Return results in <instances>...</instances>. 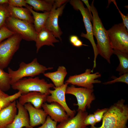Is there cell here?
<instances>
[{
    "label": "cell",
    "instance_id": "obj_1",
    "mask_svg": "<svg viewBox=\"0 0 128 128\" xmlns=\"http://www.w3.org/2000/svg\"><path fill=\"white\" fill-rule=\"evenodd\" d=\"M93 0L90 5L92 16V32L97 40L96 46L99 54L110 63V58L113 54L112 48L107 30L100 18L97 11L94 5Z\"/></svg>",
    "mask_w": 128,
    "mask_h": 128
},
{
    "label": "cell",
    "instance_id": "obj_2",
    "mask_svg": "<svg viewBox=\"0 0 128 128\" xmlns=\"http://www.w3.org/2000/svg\"><path fill=\"white\" fill-rule=\"evenodd\" d=\"M125 102L121 99L108 108L103 115L101 126H91V128H128V106Z\"/></svg>",
    "mask_w": 128,
    "mask_h": 128
},
{
    "label": "cell",
    "instance_id": "obj_3",
    "mask_svg": "<svg viewBox=\"0 0 128 128\" xmlns=\"http://www.w3.org/2000/svg\"><path fill=\"white\" fill-rule=\"evenodd\" d=\"M19 66V68L16 70H13L9 67L8 68L11 85L24 77H33L41 74H43L48 70L53 69V67L47 68L40 64L37 58H34L28 63L22 62Z\"/></svg>",
    "mask_w": 128,
    "mask_h": 128
},
{
    "label": "cell",
    "instance_id": "obj_4",
    "mask_svg": "<svg viewBox=\"0 0 128 128\" xmlns=\"http://www.w3.org/2000/svg\"><path fill=\"white\" fill-rule=\"evenodd\" d=\"M54 87L53 84L48 83L44 79H40L38 77L23 78L11 85L12 89L18 90L21 95L37 91L49 95L50 88Z\"/></svg>",
    "mask_w": 128,
    "mask_h": 128
},
{
    "label": "cell",
    "instance_id": "obj_5",
    "mask_svg": "<svg viewBox=\"0 0 128 128\" xmlns=\"http://www.w3.org/2000/svg\"><path fill=\"white\" fill-rule=\"evenodd\" d=\"M69 1L74 9L80 11L82 16L87 33L85 34L82 32L80 36L88 39L92 45L94 54L93 67L95 68L96 66V59L99 53L93 34L92 26L91 22V21H92V19L87 9L85 7L82 1L80 0H71Z\"/></svg>",
    "mask_w": 128,
    "mask_h": 128
},
{
    "label": "cell",
    "instance_id": "obj_6",
    "mask_svg": "<svg viewBox=\"0 0 128 128\" xmlns=\"http://www.w3.org/2000/svg\"><path fill=\"white\" fill-rule=\"evenodd\" d=\"M113 50L128 54V31L123 22L107 30Z\"/></svg>",
    "mask_w": 128,
    "mask_h": 128
},
{
    "label": "cell",
    "instance_id": "obj_7",
    "mask_svg": "<svg viewBox=\"0 0 128 128\" xmlns=\"http://www.w3.org/2000/svg\"><path fill=\"white\" fill-rule=\"evenodd\" d=\"M7 27L22 39L27 41H36L37 33L33 23L10 16L6 19Z\"/></svg>",
    "mask_w": 128,
    "mask_h": 128
},
{
    "label": "cell",
    "instance_id": "obj_8",
    "mask_svg": "<svg viewBox=\"0 0 128 128\" xmlns=\"http://www.w3.org/2000/svg\"><path fill=\"white\" fill-rule=\"evenodd\" d=\"M22 38L14 34L0 43V68L3 69L9 64L15 53L19 49Z\"/></svg>",
    "mask_w": 128,
    "mask_h": 128
},
{
    "label": "cell",
    "instance_id": "obj_9",
    "mask_svg": "<svg viewBox=\"0 0 128 128\" xmlns=\"http://www.w3.org/2000/svg\"><path fill=\"white\" fill-rule=\"evenodd\" d=\"M93 89L83 87H77L74 85L67 87L66 94L74 96L77 99V103L74 104L78 106L77 111H86L87 108L90 109L92 101L95 99Z\"/></svg>",
    "mask_w": 128,
    "mask_h": 128
},
{
    "label": "cell",
    "instance_id": "obj_10",
    "mask_svg": "<svg viewBox=\"0 0 128 128\" xmlns=\"http://www.w3.org/2000/svg\"><path fill=\"white\" fill-rule=\"evenodd\" d=\"M101 77L99 72L93 73L90 69H87L83 73L70 76L65 82L73 85L93 89L94 84L101 82V81L97 79Z\"/></svg>",
    "mask_w": 128,
    "mask_h": 128
},
{
    "label": "cell",
    "instance_id": "obj_11",
    "mask_svg": "<svg viewBox=\"0 0 128 128\" xmlns=\"http://www.w3.org/2000/svg\"><path fill=\"white\" fill-rule=\"evenodd\" d=\"M69 84L65 82L60 87H54V90H50L49 92L50 95L47 96L46 101L49 103L55 102L58 103L63 107L69 117H72L75 116L76 111L71 110L69 107L65 98L66 91Z\"/></svg>",
    "mask_w": 128,
    "mask_h": 128
},
{
    "label": "cell",
    "instance_id": "obj_12",
    "mask_svg": "<svg viewBox=\"0 0 128 128\" xmlns=\"http://www.w3.org/2000/svg\"><path fill=\"white\" fill-rule=\"evenodd\" d=\"M66 3L57 8L54 4L50 11V14L46 23L45 27L50 31L56 38L61 41L63 32L58 23L59 17L62 14Z\"/></svg>",
    "mask_w": 128,
    "mask_h": 128
},
{
    "label": "cell",
    "instance_id": "obj_13",
    "mask_svg": "<svg viewBox=\"0 0 128 128\" xmlns=\"http://www.w3.org/2000/svg\"><path fill=\"white\" fill-rule=\"evenodd\" d=\"M42 108L52 119L57 122H63L69 117L63 107L57 102L48 104L45 102Z\"/></svg>",
    "mask_w": 128,
    "mask_h": 128
},
{
    "label": "cell",
    "instance_id": "obj_14",
    "mask_svg": "<svg viewBox=\"0 0 128 128\" xmlns=\"http://www.w3.org/2000/svg\"><path fill=\"white\" fill-rule=\"evenodd\" d=\"M16 107L18 113L16 115L13 122L7 126L5 128H33L30 124L29 115L24 105L16 101Z\"/></svg>",
    "mask_w": 128,
    "mask_h": 128
},
{
    "label": "cell",
    "instance_id": "obj_15",
    "mask_svg": "<svg viewBox=\"0 0 128 128\" xmlns=\"http://www.w3.org/2000/svg\"><path fill=\"white\" fill-rule=\"evenodd\" d=\"M48 95L38 92H30L21 95L18 101L23 105L27 103H30L35 108L40 109L43 104L46 101Z\"/></svg>",
    "mask_w": 128,
    "mask_h": 128
},
{
    "label": "cell",
    "instance_id": "obj_16",
    "mask_svg": "<svg viewBox=\"0 0 128 128\" xmlns=\"http://www.w3.org/2000/svg\"><path fill=\"white\" fill-rule=\"evenodd\" d=\"M24 106L28 113L31 126L33 127L45 123L48 115L43 109L36 108L30 103Z\"/></svg>",
    "mask_w": 128,
    "mask_h": 128
},
{
    "label": "cell",
    "instance_id": "obj_17",
    "mask_svg": "<svg viewBox=\"0 0 128 128\" xmlns=\"http://www.w3.org/2000/svg\"><path fill=\"white\" fill-rule=\"evenodd\" d=\"M77 114L72 117H69L67 120L60 123L57 128H85L86 126L84 121L88 115L86 111H78Z\"/></svg>",
    "mask_w": 128,
    "mask_h": 128
},
{
    "label": "cell",
    "instance_id": "obj_18",
    "mask_svg": "<svg viewBox=\"0 0 128 128\" xmlns=\"http://www.w3.org/2000/svg\"><path fill=\"white\" fill-rule=\"evenodd\" d=\"M16 101H14L0 111V128H5L13 121L17 114Z\"/></svg>",
    "mask_w": 128,
    "mask_h": 128
},
{
    "label": "cell",
    "instance_id": "obj_19",
    "mask_svg": "<svg viewBox=\"0 0 128 128\" xmlns=\"http://www.w3.org/2000/svg\"><path fill=\"white\" fill-rule=\"evenodd\" d=\"M59 41L50 31L45 27L37 34L35 41L37 53L44 45L54 47L53 43Z\"/></svg>",
    "mask_w": 128,
    "mask_h": 128
},
{
    "label": "cell",
    "instance_id": "obj_20",
    "mask_svg": "<svg viewBox=\"0 0 128 128\" xmlns=\"http://www.w3.org/2000/svg\"><path fill=\"white\" fill-rule=\"evenodd\" d=\"M33 15L34 26L36 32L38 33L45 27L46 21L50 14V12L39 13L35 11L32 8L27 5L26 7Z\"/></svg>",
    "mask_w": 128,
    "mask_h": 128
},
{
    "label": "cell",
    "instance_id": "obj_21",
    "mask_svg": "<svg viewBox=\"0 0 128 128\" xmlns=\"http://www.w3.org/2000/svg\"><path fill=\"white\" fill-rule=\"evenodd\" d=\"M67 74L66 69L64 66L59 67L57 70L52 72L43 73L44 76L50 78L55 87H60L64 83V78Z\"/></svg>",
    "mask_w": 128,
    "mask_h": 128
},
{
    "label": "cell",
    "instance_id": "obj_22",
    "mask_svg": "<svg viewBox=\"0 0 128 128\" xmlns=\"http://www.w3.org/2000/svg\"><path fill=\"white\" fill-rule=\"evenodd\" d=\"M8 9L10 16L33 23V17L31 15L30 11L27 8L11 7L8 5Z\"/></svg>",
    "mask_w": 128,
    "mask_h": 128
},
{
    "label": "cell",
    "instance_id": "obj_23",
    "mask_svg": "<svg viewBox=\"0 0 128 128\" xmlns=\"http://www.w3.org/2000/svg\"><path fill=\"white\" fill-rule=\"evenodd\" d=\"M26 4L37 11L50 12L54 3V0H26Z\"/></svg>",
    "mask_w": 128,
    "mask_h": 128
},
{
    "label": "cell",
    "instance_id": "obj_24",
    "mask_svg": "<svg viewBox=\"0 0 128 128\" xmlns=\"http://www.w3.org/2000/svg\"><path fill=\"white\" fill-rule=\"evenodd\" d=\"M113 54L118 57L119 63L116 69L120 76L128 73V54L113 50Z\"/></svg>",
    "mask_w": 128,
    "mask_h": 128
},
{
    "label": "cell",
    "instance_id": "obj_25",
    "mask_svg": "<svg viewBox=\"0 0 128 128\" xmlns=\"http://www.w3.org/2000/svg\"><path fill=\"white\" fill-rule=\"evenodd\" d=\"M11 87L9 73L5 72L0 68V88L4 92L9 90Z\"/></svg>",
    "mask_w": 128,
    "mask_h": 128
},
{
    "label": "cell",
    "instance_id": "obj_26",
    "mask_svg": "<svg viewBox=\"0 0 128 128\" xmlns=\"http://www.w3.org/2000/svg\"><path fill=\"white\" fill-rule=\"evenodd\" d=\"M21 95V93L19 91L7 96L0 95V108L2 109L7 107L14 101L18 98Z\"/></svg>",
    "mask_w": 128,
    "mask_h": 128
},
{
    "label": "cell",
    "instance_id": "obj_27",
    "mask_svg": "<svg viewBox=\"0 0 128 128\" xmlns=\"http://www.w3.org/2000/svg\"><path fill=\"white\" fill-rule=\"evenodd\" d=\"M8 6V5L7 6L0 5V29L3 27L7 18L10 16Z\"/></svg>",
    "mask_w": 128,
    "mask_h": 128
},
{
    "label": "cell",
    "instance_id": "obj_28",
    "mask_svg": "<svg viewBox=\"0 0 128 128\" xmlns=\"http://www.w3.org/2000/svg\"><path fill=\"white\" fill-rule=\"evenodd\" d=\"M14 34V32L11 31L6 27H2L0 29V42Z\"/></svg>",
    "mask_w": 128,
    "mask_h": 128
},
{
    "label": "cell",
    "instance_id": "obj_29",
    "mask_svg": "<svg viewBox=\"0 0 128 128\" xmlns=\"http://www.w3.org/2000/svg\"><path fill=\"white\" fill-rule=\"evenodd\" d=\"M121 82L128 84V73L124 74L118 78H115L111 81L103 83L104 84L107 85L114 83L116 82Z\"/></svg>",
    "mask_w": 128,
    "mask_h": 128
},
{
    "label": "cell",
    "instance_id": "obj_30",
    "mask_svg": "<svg viewBox=\"0 0 128 128\" xmlns=\"http://www.w3.org/2000/svg\"><path fill=\"white\" fill-rule=\"evenodd\" d=\"M57 122L52 119L48 115L45 123L37 128H57Z\"/></svg>",
    "mask_w": 128,
    "mask_h": 128
},
{
    "label": "cell",
    "instance_id": "obj_31",
    "mask_svg": "<svg viewBox=\"0 0 128 128\" xmlns=\"http://www.w3.org/2000/svg\"><path fill=\"white\" fill-rule=\"evenodd\" d=\"M8 4L10 7H26L27 5L24 0H8Z\"/></svg>",
    "mask_w": 128,
    "mask_h": 128
},
{
    "label": "cell",
    "instance_id": "obj_32",
    "mask_svg": "<svg viewBox=\"0 0 128 128\" xmlns=\"http://www.w3.org/2000/svg\"><path fill=\"white\" fill-rule=\"evenodd\" d=\"M69 41L71 44L74 46L79 47L82 46H88L87 45L83 43L82 42L79 38L78 37L75 35H71L69 38Z\"/></svg>",
    "mask_w": 128,
    "mask_h": 128
},
{
    "label": "cell",
    "instance_id": "obj_33",
    "mask_svg": "<svg viewBox=\"0 0 128 128\" xmlns=\"http://www.w3.org/2000/svg\"><path fill=\"white\" fill-rule=\"evenodd\" d=\"M108 108L102 109H98L93 114L96 123L100 122L102 119L104 114L107 111Z\"/></svg>",
    "mask_w": 128,
    "mask_h": 128
},
{
    "label": "cell",
    "instance_id": "obj_34",
    "mask_svg": "<svg viewBox=\"0 0 128 128\" xmlns=\"http://www.w3.org/2000/svg\"><path fill=\"white\" fill-rule=\"evenodd\" d=\"M97 123L93 114H90L86 117L84 121V123L86 126L90 125L91 126H95Z\"/></svg>",
    "mask_w": 128,
    "mask_h": 128
},
{
    "label": "cell",
    "instance_id": "obj_35",
    "mask_svg": "<svg viewBox=\"0 0 128 128\" xmlns=\"http://www.w3.org/2000/svg\"><path fill=\"white\" fill-rule=\"evenodd\" d=\"M114 4L117 9L118 10L119 13H120L121 16L122 18L123 24L128 31V14L125 15L123 14L120 11L118 8L115 0H111Z\"/></svg>",
    "mask_w": 128,
    "mask_h": 128
},
{
    "label": "cell",
    "instance_id": "obj_36",
    "mask_svg": "<svg viewBox=\"0 0 128 128\" xmlns=\"http://www.w3.org/2000/svg\"><path fill=\"white\" fill-rule=\"evenodd\" d=\"M68 1L67 0H55L54 4L56 8H58L60 7Z\"/></svg>",
    "mask_w": 128,
    "mask_h": 128
},
{
    "label": "cell",
    "instance_id": "obj_37",
    "mask_svg": "<svg viewBox=\"0 0 128 128\" xmlns=\"http://www.w3.org/2000/svg\"><path fill=\"white\" fill-rule=\"evenodd\" d=\"M86 5L87 8V9L89 12L91 17L92 19V15L91 12V9L90 6L89 4L88 1V0H81Z\"/></svg>",
    "mask_w": 128,
    "mask_h": 128
},
{
    "label": "cell",
    "instance_id": "obj_38",
    "mask_svg": "<svg viewBox=\"0 0 128 128\" xmlns=\"http://www.w3.org/2000/svg\"><path fill=\"white\" fill-rule=\"evenodd\" d=\"M8 0H0V4H8Z\"/></svg>",
    "mask_w": 128,
    "mask_h": 128
},
{
    "label": "cell",
    "instance_id": "obj_39",
    "mask_svg": "<svg viewBox=\"0 0 128 128\" xmlns=\"http://www.w3.org/2000/svg\"><path fill=\"white\" fill-rule=\"evenodd\" d=\"M0 95L5 96H7L9 95L8 94L5 93L4 91H2L0 88Z\"/></svg>",
    "mask_w": 128,
    "mask_h": 128
},
{
    "label": "cell",
    "instance_id": "obj_40",
    "mask_svg": "<svg viewBox=\"0 0 128 128\" xmlns=\"http://www.w3.org/2000/svg\"><path fill=\"white\" fill-rule=\"evenodd\" d=\"M1 109L0 108V111L1 110Z\"/></svg>",
    "mask_w": 128,
    "mask_h": 128
},
{
    "label": "cell",
    "instance_id": "obj_41",
    "mask_svg": "<svg viewBox=\"0 0 128 128\" xmlns=\"http://www.w3.org/2000/svg\"><path fill=\"white\" fill-rule=\"evenodd\" d=\"M85 128H88L86 127Z\"/></svg>",
    "mask_w": 128,
    "mask_h": 128
},
{
    "label": "cell",
    "instance_id": "obj_42",
    "mask_svg": "<svg viewBox=\"0 0 128 128\" xmlns=\"http://www.w3.org/2000/svg\"></svg>",
    "mask_w": 128,
    "mask_h": 128
}]
</instances>
